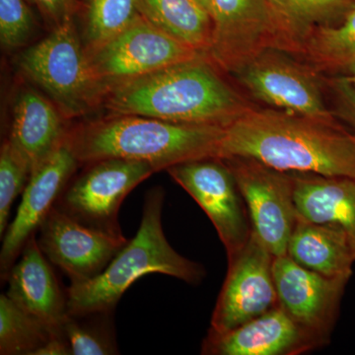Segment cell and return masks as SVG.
I'll list each match as a JSON object with an SVG mask.
<instances>
[{
  "instance_id": "7",
  "label": "cell",
  "mask_w": 355,
  "mask_h": 355,
  "mask_svg": "<svg viewBox=\"0 0 355 355\" xmlns=\"http://www.w3.org/2000/svg\"><path fill=\"white\" fill-rule=\"evenodd\" d=\"M87 53L103 91L112 85L188 62L203 53L139 16L125 30Z\"/></svg>"
},
{
  "instance_id": "5",
  "label": "cell",
  "mask_w": 355,
  "mask_h": 355,
  "mask_svg": "<svg viewBox=\"0 0 355 355\" xmlns=\"http://www.w3.org/2000/svg\"><path fill=\"white\" fill-rule=\"evenodd\" d=\"M18 67L50 96L67 120L101 107L103 88L93 76L76 19L23 51Z\"/></svg>"
},
{
  "instance_id": "30",
  "label": "cell",
  "mask_w": 355,
  "mask_h": 355,
  "mask_svg": "<svg viewBox=\"0 0 355 355\" xmlns=\"http://www.w3.org/2000/svg\"><path fill=\"white\" fill-rule=\"evenodd\" d=\"M36 6L51 30L76 19L83 9L81 0H29Z\"/></svg>"
},
{
  "instance_id": "18",
  "label": "cell",
  "mask_w": 355,
  "mask_h": 355,
  "mask_svg": "<svg viewBox=\"0 0 355 355\" xmlns=\"http://www.w3.org/2000/svg\"><path fill=\"white\" fill-rule=\"evenodd\" d=\"M50 98L23 88L13 103L8 139L31 163L33 169L64 144L69 128Z\"/></svg>"
},
{
  "instance_id": "31",
  "label": "cell",
  "mask_w": 355,
  "mask_h": 355,
  "mask_svg": "<svg viewBox=\"0 0 355 355\" xmlns=\"http://www.w3.org/2000/svg\"><path fill=\"white\" fill-rule=\"evenodd\" d=\"M34 355H72V352L64 336H55Z\"/></svg>"
},
{
  "instance_id": "8",
  "label": "cell",
  "mask_w": 355,
  "mask_h": 355,
  "mask_svg": "<svg viewBox=\"0 0 355 355\" xmlns=\"http://www.w3.org/2000/svg\"><path fill=\"white\" fill-rule=\"evenodd\" d=\"M154 173L148 163L123 159L86 164V169L65 187L55 207L90 227L123 234L118 218L121 203Z\"/></svg>"
},
{
  "instance_id": "13",
  "label": "cell",
  "mask_w": 355,
  "mask_h": 355,
  "mask_svg": "<svg viewBox=\"0 0 355 355\" xmlns=\"http://www.w3.org/2000/svg\"><path fill=\"white\" fill-rule=\"evenodd\" d=\"M38 244L71 284L97 277L128 242L123 234L85 225L53 207L39 229Z\"/></svg>"
},
{
  "instance_id": "17",
  "label": "cell",
  "mask_w": 355,
  "mask_h": 355,
  "mask_svg": "<svg viewBox=\"0 0 355 355\" xmlns=\"http://www.w3.org/2000/svg\"><path fill=\"white\" fill-rule=\"evenodd\" d=\"M6 282L7 296L14 303L46 324L53 336H64L69 317L67 291H62L36 234L26 244Z\"/></svg>"
},
{
  "instance_id": "22",
  "label": "cell",
  "mask_w": 355,
  "mask_h": 355,
  "mask_svg": "<svg viewBox=\"0 0 355 355\" xmlns=\"http://www.w3.org/2000/svg\"><path fill=\"white\" fill-rule=\"evenodd\" d=\"M147 21L207 55L211 44V16L195 0H137Z\"/></svg>"
},
{
  "instance_id": "25",
  "label": "cell",
  "mask_w": 355,
  "mask_h": 355,
  "mask_svg": "<svg viewBox=\"0 0 355 355\" xmlns=\"http://www.w3.org/2000/svg\"><path fill=\"white\" fill-rule=\"evenodd\" d=\"M53 336L46 324L1 294L0 354L34 355Z\"/></svg>"
},
{
  "instance_id": "34",
  "label": "cell",
  "mask_w": 355,
  "mask_h": 355,
  "mask_svg": "<svg viewBox=\"0 0 355 355\" xmlns=\"http://www.w3.org/2000/svg\"><path fill=\"white\" fill-rule=\"evenodd\" d=\"M354 1L355 2V0H354Z\"/></svg>"
},
{
  "instance_id": "16",
  "label": "cell",
  "mask_w": 355,
  "mask_h": 355,
  "mask_svg": "<svg viewBox=\"0 0 355 355\" xmlns=\"http://www.w3.org/2000/svg\"><path fill=\"white\" fill-rule=\"evenodd\" d=\"M327 345L322 338L296 323L280 307L233 330H209L202 340L203 355H298Z\"/></svg>"
},
{
  "instance_id": "27",
  "label": "cell",
  "mask_w": 355,
  "mask_h": 355,
  "mask_svg": "<svg viewBox=\"0 0 355 355\" xmlns=\"http://www.w3.org/2000/svg\"><path fill=\"white\" fill-rule=\"evenodd\" d=\"M33 167L27 158L6 139L0 149V237L8 227L11 207L23 193Z\"/></svg>"
},
{
  "instance_id": "2",
  "label": "cell",
  "mask_w": 355,
  "mask_h": 355,
  "mask_svg": "<svg viewBox=\"0 0 355 355\" xmlns=\"http://www.w3.org/2000/svg\"><path fill=\"white\" fill-rule=\"evenodd\" d=\"M205 55L107 86L108 114H135L189 125L227 127L254 105L226 80Z\"/></svg>"
},
{
  "instance_id": "9",
  "label": "cell",
  "mask_w": 355,
  "mask_h": 355,
  "mask_svg": "<svg viewBox=\"0 0 355 355\" xmlns=\"http://www.w3.org/2000/svg\"><path fill=\"white\" fill-rule=\"evenodd\" d=\"M236 180L254 235L273 254H287L298 221L291 173L282 172L251 158H220Z\"/></svg>"
},
{
  "instance_id": "20",
  "label": "cell",
  "mask_w": 355,
  "mask_h": 355,
  "mask_svg": "<svg viewBox=\"0 0 355 355\" xmlns=\"http://www.w3.org/2000/svg\"><path fill=\"white\" fill-rule=\"evenodd\" d=\"M287 254L303 268L328 277L352 275L355 248L342 229L298 219Z\"/></svg>"
},
{
  "instance_id": "15",
  "label": "cell",
  "mask_w": 355,
  "mask_h": 355,
  "mask_svg": "<svg viewBox=\"0 0 355 355\" xmlns=\"http://www.w3.org/2000/svg\"><path fill=\"white\" fill-rule=\"evenodd\" d=\"M273 279L280 307L329 343L349 279L324 277L298 265L288 254L275 257Z\"/></svg>"
},
{
  "instance_id": "24",
  "label": "cell",
  "mask_w": 355,
  "mask_h": 355,
  "mask_svg": "<svg viewBox=\"0 0 355 355\" xmlns=\"http://www.w3.org/2000/svg\"><path fill=\"white\" fill-rule=\"evenodd\" d=\"M81 38L86 53L125 30L140 13L137 0H81Z\"/></svg>"
},
{
  "instance_id": "1",
  "label": "cell",
  "mask_w": 355,
  "mask_h": 355,
  "mask_svg": "<svg viewBox=\"0 0 355 355\" xmlns=\"http://www.w3.org/2000/svg\"><path fill=\"white\" fill-rule=\"evenodd\" d=\"M230 157L282 172L355 178V133L340 123L253 107L225 127L218 158Z\"/></svg>"
},
{
  "instance_id": "21",
  "label": "cell",
  "mask_w": 355,
  "mask_h": 355,
  "mask_svg": "<svg viewBox=\"0 0 355 355\" xmlns=\"http://www.w3.org/2000/svg\"><path fill=\"white\" fill-rule=\"evenodd\" d=\"M272 11L277 50L298 55L312 32L335 26L355 7L354 0H268Z\"/></svg>"
},
{
  "instance_id": "32",
  "label": "cell",
  "mask_w": 355,
  "mask_h": 355,
  "mask_svg": "<svg viewBox=\"0 0 355 355\" xmlns=\"http://www.w3.org/2000/svg\"><path fill=\"white\" fill-rule=\"evenodd\" d=\"M195 1L210 14V0H195Z\"/></svg>"
},
{
  "instance_id": "3",
  "label": "cell",
  "mask_w": 355,
  "mask_h": 355,
  "mask_svg": "<svg viewBox=\"0 0 355 355\" xmlns=\"http://www.w3.org/2000/svg\"><path fill=\"white\" fill-rule=\"evenodd\" d=\"M225 128L189 125L135 116L107 114L69 128L64 142L79 164L123 159L156 172L205 158H218Z\"/></svg>"
},
{
  "instance_id": "29",
  "label": "cell",
  "mask_w": 355,
  "mask_h": 355,
  "mask_svg": "<svg viewBox=\"0 0 355 355\" xmlns=\"http://www.w3.org/2000/svg\"><path fill=\"white\" fill-rule=\"evenodd\" d=\"M323 77L324 88L329 90L333 112L338 120L347 123L355 133V87L347 76Z\"/></svg>"
},
{
  "instance_id": "33",
  "label": "cell",
  "mask_w": 355,
  "mask_h": 355,
  "mask_svg": "<svg viewBox=\"0 0 355 355\" xmlns=\"http://www.w3.org/2000/svg\"><path fill=\"white\" fill-rule=\"evenodd\" d=\"M350 78H352V83H354V86L355 87V72L352 76H350Z\"/></svg>"
},
{
  "instance_id": "23",
  "label": "cell",
  "mask_w": 355,
  "mask_h": 355,
  "mask_svg": "<svg viewBox=\"0 0 355 355\" xmlns=\"http://www.w3.org/2000/svg\"><path fill=\"white\" fill-rule=\"evenodd\" d=\"M295 58L320 76H352L355 72V7L340 24L315 29Z\"/></svg>"
},
{
  "instance_id": "12",
  "label": "cell",
  "mask_w": 355,
  "mask_h": 355,
  "mask_svg": "<svg viewBox=\"0 0 355 355\" xmlns=\"http://www.w3.org/2000/svg\"><path fill=\"white\" fill-rule=\"evenodd\" d=\"M211 44L207 57L234 74L268 49L277 50V31L268 0H210Z\"/></svg>"
},
{
  "instance_id": "28",
  "label": "cell",
  "mask_w": 355,
  "mask_h": 355,
  "mask_svg": "<svg viewBox=\"0 0 355 355\" xmlns=\"http://www.w3.org/2000/svg\"><path fill=\"white\" fill-rule=\"evenodd\" d=\"M37 29V21L27 0H0V42L15 51L27 46Z\"/></svg>"
},
{
  "instance_id": "10",
  "label": "cell",
  "mask_w": 355,
  "mask_h": 355,
  "mask_svg": "<svg viewBox=\"0 0 355 355\" xmlns=\"http://www.w3.org/2000/svg\"><path fill=\"white\" fill-rule=\"evenodd\" d=\"M167 172L212 222L228 261L235 258L246 246L253 229L230 168L220 158H205L173 166Z\"/></svg>"
},
{
  "instance_id": "4",
  "label": "cell",
  "mask_w": 355,
  "mask_h": 355,
  "mask_svg": "<svg viewBox=\"0 0 355 355\" xmlns=\"http://www.w3.org/2000/svg\"><path fill=\"white\" fill-rule=\"evenodd\" d=\"M164 198L163 189L149 191L135 237L97 277L70 284L67 289L69 315L114 311L125 291L150 273L169 275L190 284L202 282L205 268L178 253L166 238L162 224Z\"/></svg>"
},
{
  "instance_id": "6",
  "label": "cell",
  "mask_w": 355,
  "mask_h": 355,
  "mask_svg": "<svg viewBox=\"0 0 355 355\" xmlns=\"http://www.w3.org/2000/svg\"><path fill=\"white\" fill-rule=\"evenodd\" d=\"M233 76L254 99L273 109L340 123L324 101L323 77L291 53L268 49Z\"/></svg>"
},
{
  "instance_id": "26",
  "label": "cell",
  "mask_w": 355,
  "mask_h": 355,
  "mask_svg": "<svg viewBox=\"0 0 355 355\" xmlns=\"http://www.w3.org/2000/svg\"><path fill=\"white\" fill-rule=\"evenodd\" d=\"M113 315L114 311L69 314L62 331L72 355L119 354Z\"/></svg>"
},
{
  "instance_id": "11",
  "label": "cell",
  "mask_w": 355,
  "mask_h": 355,
  "mask_svg": "<svg viewBox=\"0 0 355 355\" xmlns=\"http://www.w3.org/2000/svg\"><path fill=\"white\" fill-rule=\"evenodd\" d=\"M275 257L253 231L246 246L228 261V270L212 313L209 330L224 333L279 305L273 279Z\"/></svg>"
},
{
  "instance_id": "14",
  "label": "cell",
  "mask_w": 355,
  "mask_h": 355,
  "mask_svg": "<svg viewBox=\"0 0 355 355\" xmlns=\"http://www.w3.org/2000/svg\"><path fill=\"white\" fill-rule=\"evenodd\" d=\"M79 165L64 141L33 169L23 191L17 214L1 238L0 275L2 282H6L30 238L38 232L44 219L57 205L58 198Z\"/></svg>"
},
{
  "instance_id": "19",
  "label": "cell",
  "mask_w": 355,
  "mask_h": 355,
  "mask_svg": "<svg viewBox=\"0 0 355 355\" xmlns=\"http://www.w3.org/2000/svg\"><path fill=\"white\" fill-rule=\"evenodd\" d=\"M291 175L298 219L342 229L355 248V178Z\"/></svg>"
}]
</instances>
